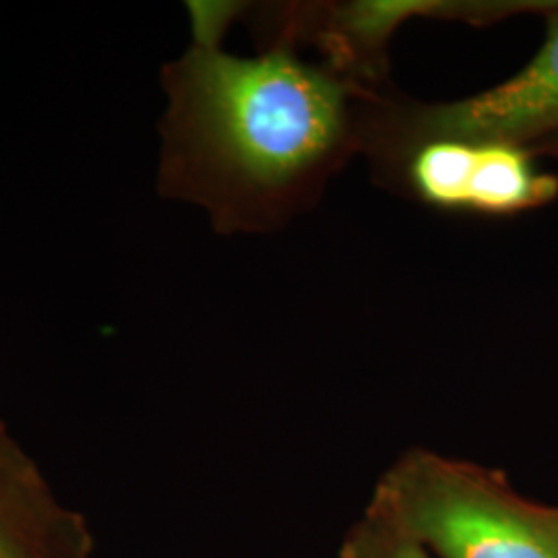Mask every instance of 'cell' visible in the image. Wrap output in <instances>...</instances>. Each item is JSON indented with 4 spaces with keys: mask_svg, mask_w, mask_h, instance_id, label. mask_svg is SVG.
Wrapping results in <instances>:
<instances>
[{
    "mask_svg": "<svg viewBox=\"0 0 558 558\" xmlns=\"http://www.w3.org/2000/svg\"><path fill=\"white\" fill-rule=\"evenodd\" d=\"M189 13L193 44L161 73L160 193L205 209L220 234L274 232L362 154L364 106L380 89L281 41L257 57L226 52L239 4L191 2Z\"/></svg>",
    "mask_w": 558,
    "mask_h": 558,
    "instance_id": "obj_1",
    "label": "cell"
},
{
    "mask_svg": "<svg viewBox=\"0 0 558 558\" xmlns=\"http://www.w3.org/2000/svg\"><path fill=\"white\" fill-rule=\"evenodd\" d=\"M401 538L440 558H558V515L530 507L482 472L416 453L387 478Z\"/></svg>",
    "mask_w": 558,
    "mask_h": 558,
    "instance_id": "obj_2",
    "label": "cell"
},
{
    "mask_svg": "<svg viewBox=\"0 0 558 558\" xmlns=\"http://www.w3.org/2000/svg\"><path fill=\"white\" fill-rule=\"evenodd\" d=\"M558 137V9L538 54L511 80L465 100L420 104L380 92L362 114V154L377 177L408 151L437 140L525 147Z\"/></svg>",
    "mask_w": 558,
    "mask_h": 558,
    "instance_id": "obj_3",
    "label": "cell"
},
{
    "mask_svg": "<svg viewBox=\"0 0 558 558\" xmlns=\"http://www.w3.org/2000/svg\"><path fill=\"white\" fill-rule=\"evenodd\" d=\"M558 179L542 174L525 147L478 143V161L468 191L465 214L509 216L550 203Z\"/></svg>",
    "mask_w": 558,
    "mask_h": 558,
    "instance_id": "obj_4",
    "label": "cell"
},
{
    "mask_svg": "<svg viewBox=\"0 0 558 558\" xmlns=\"http://www.w3.org/2000/svg\"><path fill=\"white\" fill-rule=\"evenodd\" d=\"M389 558H433L430 553H426L416 542L410 539H399L398 546L389 553Z\"/></svg>",
    "mask_w": 558,
    "mask_h": 558,
    "instance_id": "obj_5",
    "label": "cell"
},
{
    "mask_svg": "<svg viewBox=\"0 0 558 558\" xmlns=\"http://www.w3.org/2000/svg\"><path fill=\"white\" fill-rule=\"evenodd\" d=\"M534 151H539V154H555V156H558V137L550 141H544V143H539V145L530 149V154H532V156H534Z\"/></svg>",
    "mask_w": 558,
    "mask_h": 558,
    "instance_id": "obj_6",
    "label": "cell"
},
{
    "mask_svg": "<svg viewBox=\"0 0 558 558\" xmlns=\"http://www.w3.org/2000/svg\"><path fill=\"white\" fill-rule=\"evenodd\" d=\"M0 558H21L2 532H0Z\"/></svg>",
    "mask_w": 558,
    "mask_h": 558,
    "instance_id": "obj_7",
    "label": "cell"
}]
</instances>
